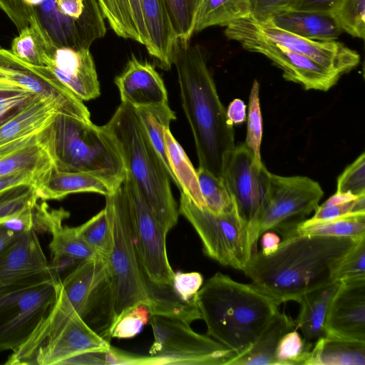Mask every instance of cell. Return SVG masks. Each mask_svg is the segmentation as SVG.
I'll return each instance as SVG.
<instances>
[{
  "label": "cell",
  "mask_w": 365,
  "mask_h": 365,
  "mask_svg": "<svg viewBox=\"0 0 365 365\" xmlns=\"http://www.w3.org/2000/svg\"><path fill=\"white\" fill-rule=\"evenodd\" d=\"M359 239L292 235L282 238L272 255L254 252L242 272L279 305L297 302L302 295L334 282L336 267Z\"/></svg>",
  "instance_id": "6da1fadb"
},
{
  "label": "cell",
  "mask_w": 365,
  "mask_h": 365,
  "mask_svg": "<svg viewBox=\"0 0 365 365\" xmlns=\"http://www.w3.org/2000/svg\"><path fill=\"white\" fill-rule=\"evenodd\" d=\"M173 64L199 167L222 178L225 165L235 146V130L207 68L205 54L199 45L178 41Z\"/></svg>",
  "instance_id": "7a4b0ae2"
},
{
  "label": "cell",
  "mask_w": 365,
  "mask_h": 365,
  "mask_svg": "<svg viewBox=\"0 0 365 365\" xmlns=\"http://www.w3.org/2000/svg\"><path fill=\"white\" fill-rule=\"evenodd\" d=\"M196 303L207 335L238 356L249 350L279 306L253 284L220 272L201 287Z\"/></svg>",
  "instance_id": "3957f363"
},
{
  "label": "cell",
  "mask_w": 365,
  "mask_h": 365,
  "mask_svg": "<svg viewBox=\"0 0 365 365\" xmlns=\"http://www.w3.org/2000/svg\"><path fill=\"white\" fill-rule=\"evenodd\" d=\"M103 126L118 148L126 173L136 182L157 220L169 232L179 215L170 178L136 110L121 103Z\"/></svg>",
  "instance_id": "277c9868"
},
{
  "label": "cell",
  "mask_w": 365,
  "mask_h": 365,
  "mask_svg": "<svg viewBox=\"0 0 365 365\" xmlns=\"http://www.w3.org/2000/svg\"><path fill=\"white\" fill-rule=\"evenodd\" d=\"M51 151L59 171L86 173L115 190L126 171L118 148L104 126L58 113L51 125Z\"/></svg>",
  "instance_id": "5b68a950"
},
{
  "label": "cell",
  "mask_w": 365,
  "mask_h": 365,
  "mask_svg": "<svg viewBox=\"0 0 365 365\" xmlns=\"http://www.w3.org/2000/svg\"><path fill=\"white\" fill-rule=\"evenodd\" d=\"M104 208L113 240L106 260L112 299V325L120 316L136 305L145 304L149 309L150 280L137 255L128 200L123 183L106 196Z\"/></svg>",
  "instance_id": "8992f818"
},
{
  "label": "cell",
  "mask_w": 365,
  "mask_h": 365,
  "mask_svg": "<svg viewBox=\"0 0 365 365\" xmlns=\"http://www.w3.org/2000/svg\"><path fill=\"white\" fill-rule=\"evenodd\" d=\"M324 192L318 182L306 176H281L268 172L267 183L260 205L248 224L250 245L256 244L266 231L284 237L315 211Z\"/></svg>",
  "instance_id": "52a82bcc"
},
{
  "label": "cell",
  "mask_w": 365,
  "mask_h": 365,
  "mask_svg": "<svg viewBox=\"0 0 365 365\" xmlns=\"http://www.w3.org/2000/svg\"><path fill=\"white\" fill-rule=\"evenodd\" d=\"M178 210L197 233L207 257L222 265L243 271L255 251L250 242L248 223L236 205L229 211L215 214L197 207L180 192Z\"/></svg>",
  "instance_id": "ba28073f"
},
{
  "label": "cell",
  "mask_w": 365,
  "mask_h": 365,
  "mask_svg": "<svg viewBox=\"0 0 365 365\" xmlns=\"http://www.w3.org/2000/svg\"><path fill=\"white\" fill-rule=\"evenodd\" d=\"M58 47L89 48L106 32L97 0H24Z\"/></svg>",
  "instance_id": "9c48e42d"
},
{
  "label": "cell",
  "mask_w": 365,
  "mask_h": 365,
  "mask_svg": "<svg viewBox=\"0 0 365 365\" xmlns=\"http://www.w3.org/2000/svg\"><path fill=\"white\" fill-rule=\"evenodd\" d=\"M154 341L149 354L163 364L230 365L238 354L208 335L193 331L185 322L150 316Z\"/></svg>",
  "instance_id": "30bf717a"
},
{
  "label": "cell",
  "mask_w": 365,
  "mask_h": 365,
  "mask_svg": "<svg viewBox=\"0 0 365 365\" xmlns=\"http://www.w3.org/2000/svg\"><path fill=\"white\" fill-rule=\"evenodd\" d=\"M225 36L239 42L251 52L261 53L282 71L283 77L301 85L305 90L327 91L341 76L311 58L277 44L263 36L252 24L250 16L226 26Z\"/></svg>",
  "instance_id": "8fae6325"
},
{
  "label": "cell",
  "mask_w": 365,
  "mask_h": 365,
  "mask_svg": "<svg viewBox=\"0 0 365 365\" xmlns=\"http://www.w3.org/2000/svg\"><path fill=\"white\" fill-rule=\"evenodd\" d=\"M60 280L0 290V351H14L27 341L54 304Z\"/></svg>",
  "instance_id": "7c38bea8"
},
{
  "label": "cell",
  "mask_w": 365,
  "mask_h": 365,
  "mask_svg": "<svg viewBox=\"0 0 365 365\" xmlns=\"http://www.w3.org/2000/svg\"><path fill=\"white\" fill-rule=\"evenodd\" d=\"M123 185L128 200L133 235L141 267L150 282L159 285H172L175 272L167 255L168 232L157 220L128 173Z\"/></svg>",
  "instance_id": "4fadbf2b"
},
{
  "label": "cell",
  "mask_w": 365,
  "mask_h": 365,
  "mask_svg": "<svg viewBox=\"0 0 365 365\" xmlns=\"http://www.w3.org/2000/svg\"><path fill=\"white\" fill-rule=\"evenodd\" d=\"M0 76L54 105L60 114L90 122V112L46 66L24 63L10 51L0 47Z\"/></svg>",
  "instance_id": "5bb4252c"
},
{
  "label": "cell",
  "mask_w": 365,
  "mask_h": 365,
  "mask_svg": "<svg viewBox=\"0 0 365 365\" xmlns=\"http://www.w3.org/2000/svg\"><path fill=\"white\" fill-rule=\"evenodd\" d=\"M269 170L258 163L245 143L235 145L225 165L222 180L241 217L249 224L264 194Z\"/></svg>",
  "instance_id": "9a60e30c"
},
{
  "label": "cell",
  "mask_w": 365,
  "mask_h": 365,
  "mask_svg": "<svg viewBox=\"0 0 365 365\" xmlns=\"http://www.w3.org/2000/svg\"><path fill=\"white\" fill-rule=\"evenodd\" d=\"M59 280L58 271L48 263L34 232L20 233L0 254V290L11 286Z\"/></svg>",
  "instance_id": "2e32d148"
},
{
  "label": "cell",
  "mask_w": 365,
  "mask_h": 365,
  "mask_svg": "<svg viewBox=\"0 0 365 365\" xmlns=\"http://www.w3.org/2000/svg\"><path fill=\"white\" fill-rule=\"evenodd\" d=\"M255 28L272 41L304 55L322 66L342 76L357 66L359 53L344 43L305 38L275 26L271 21L257 22L250 16Z\"/></svg>",
  "instance_id": "e0dca14e"
},
{
  "label": "cell",
  "mask_w": 365,
  "mask_h": 365,
  "mask_svg": "<svg viewBox=\"0 0 365 365\" xmlns=\"http://www.w3.org/2000/svg\"><path fill=\"white\" fill-rule=\"evenodd\" d=\"M111 345L79 315L73 316L58 334L41 347L29 365H53L95 351H104Z\"/></svg>",
  "instance_id": "ac0fdd59"
},
{
  "label": "cell",
  "mask_w": 365,
  "mask_h": 365,
  "mask_svg": "<svg viewBox=\"0 0 365 365\" xmlns=\"http://www.w3.org/2000/svg\"><path fill=\"white\" fill-rule=\"evenodd\" d=\"M46 66L82 101L100 96V83L89 48L75 49L53 45Z\"/></svg>",
  "instance_id": "d6986e66"
},
{
  "label": "cell",
  "mask_w": 365,
  "mask_h": 365,
  "mask_svg": "<svg viewBox=\"0 0 365 365\" xmlns=\"http://www.w3.org/2000/svg\"><path fill=\"white\" fill-rule=\"evenodd\" d=\"M327 334L365 341V277L341 281L330 302Z\"/></svg>",
  "instance_id": "ffe728a7"
},
{
  "label": "cell",
  "mask_w": 365,
  "mask_h": 365,
  "mask_svg": "<svg viewBox=\"0 0 365 365\" xmlns=\"http://www.w3.org/2000/svg\"><path fill=\"white\" fill-rule=\"evenodd\" d=\"M122 103L135 109L168 104L163 80L155 67L133 54L115 78Z\"/></svg>",
  "instance_id": "44dd1931"
},
{
  "label": "cell",
  "mask_w": 365,
  "mask_h": 365,
  "mask_svg": "<svg viewBox=\"0 0 365 365\" xmlns=\"http://www.w3.org/2000/svg\"><path fill=\"white\" fill-rule=\"evenodd\" d=\"M58 111L38 98L0 124V155L9 152L47 128Z\"/></svg>",
  "instance_id": "7402d4cb"
},
{
  "label": "cell",
  "mask_w": 365,
  "mask_h": 365,
  "mask_svg": "<svg viewBox=\"0 0 365 365\" xmlns=\"http://www.w3.org/2000/svg\"><path fill=\"white\" fill-rule=\"evenodd\" d=\"M50 125L16 148L0 155V177L31 173L43 180L48 175L54 168Z\"/></svg>",
  "instance_id": "603a6c76"
},
{
  "label": "cell",
  "mask_w": 365,
  "mask_h": 365,
  "mask_svg": "<svg viewBox=\"0 0 365 365\" xmlns=\"http://www.w3.org/2000/svg\"><path fill=\"white\" fill-rule=\"evenodd\" d=\"M146 29L145 48L159 66L169 70L173 64L178 40L173 31L163 0H140Z\"/></svg>",
  "instance_id": "cb8c5ba5"
},
{
  "label": "cell",
  "mask_w": 365,
  "mask_h": 365,
  "mask_svg": "<svg viewBox=\"0 0 365 365\" xmlns=\"http://www.w3.org/2000/svg\"><path fill=\"white\" fill-rule=\"evenodd\" d=\"M341 282L334 281L302 295L297 302L300 305L294 322L296 329L302 334L304 343L312 349L327 334L326 318L331 299Z\"/></svg>",
  "instance_id": "d4e9b609"
},
{
  "label": "cell",
  "mask_w": 365,
  "mask_h": 365,
  "mask_svg": "<svg viewBox=\"0 0 365 365\" xmlns=\"http://www.w3.org/2000/svg\"><path fill=\"white\" fill-rule=\"evenodd\" d=\"M270 21L282 30L319 41H336L342 31L330 14L314 11L289 9Z\"/></svg>",
  "instance_id": "484cf974"
},
{
  "label": "cell",
  "mask_w": 365,
  "mask_h": 365,
  "mask_svg": "<svg viewBox=\"0 0 365 365\" xmlns=\"http://www.w3.org/2000/svg\"><path fill=\"white\" fill-rule=\"evenodd\" d=\"M39 200H61L78 192L107 196L113 192L103 180L86 173L63 172L53 168L37 185Z\"/></svg>",
  "instance_id": "4316f807"
},
{
  "label": "cell",
  "mask_w": 365,
  "mask_h": 365,
  "mask_svg": "<svg viewBox=\"0 0 365 365\" xmlns=\"http://www.w3.org/2000/svg\"><path fill=\"white\" fill-rule=\"evenodd\" d=\"M110 27L120 37L146 46L148 36L140 0H97Z\"/></svg>",
  "instance_id": "83f0119b"
},
{
  "label": "cell",
  "mask_w": 365,
  "mask_h": 365,
  "mask_svg": "<svg viewBox=\"0 0 365 365\" xmlns=\"http://www.w3.org/2000/svg\"><path fill=\"white\" fill-rule=\"evenodd\" d=\"M296 329L294 320L279 310L273 316L247 351L230 365H276L275 354L282 337Z\"/></svg>",
  "instance_id": "f1b7e54d"
},
{
  "label": "cell",
  "mask_w": 365,
  "mask_h": 365,
  "mask_svg": "<svg viewBox=\"0 0 365 365\" xmlns=\"http://www.w3.org/2000/svg\"><path fill=\"white\" fill-rule=\"evenodd\" d=\"M306 365H365V341L327 334L313 346Z\"/></svg>",
  "instance_id": "f546056e"
},
{
  "label": "cell",
  "mask_w": 365,
  "mask_h": 365,
  "mask_svg": "<svg viewBox=\"0 0 365 365\" xmlns=\"http://www.w3.org/2000/svg\"><path fill=\"white\" fill-rule=\"evenodd\" d=\"M68 216L69 212L63 208L50 209L46 202H37L5 220L2 225L6 229L18 234L29 231L36 234L52 233L63 225Z\"/></svg>",
  "instance_id": "4dcf8cb0"
},
{
  "label": "cell",
  "mask_w": 365,
  "mask_h": 365,
  "mask_svg": "<svg viewBox=\"0 0 365 365\" xmlns=\"http://www.w3.org/2000/svg\"><path fill=\"white\" fill-rule=\"evenodd\" d=\"M164 140L169 164L180 192L185 194L197 207L205 208L196 170L169 128L164 130Z\"/></svg>",
  "instance_id": "1f68e13d"
},
{
  "label": "cell",
  "mask_w": 365,
  "mask_h": 365,
  "mask_svg": "<svg viewBox=\"0 0 365 365\" xmlns=\"http://www.w3.org/2000/svg\"><path fill=\"white\" fill-rule=\"evenodd\" d=\"M317 235L361 238L365 236V212H355L326 220L306 219L282 238Z\"/></svg>",
  "instance_id": "d6a6232c"
},
{
  "label": "cell",
  "mask_w": 365,
  "mask_h": 365,
  "mask_svg": "<svg viewBox=\"0 0 365 365\" xmlns=\"http://www.w3.org/2000/svg\"><path fill=\"white\" fill-rule=\"evenodd\" d=\"M54 45L32 14L29 25L11 42V53L24 63L46 66L49 51Z\"/></svg>",
  "instance_id": "836d02e7"
},
{
  "label": "cell",
  "mask_w": 365,
  "mask_h": 365,
  "mask_svg": "<svg viewBox=\"0 0 365 365\" xmlns=\"http://www.w3.org/2000/svg\"><path fill=\"white\" fill-rule=\"evenodd\" d=\"M250 16L249 0H202L195 32L212 26H226L236 20Z\"/></svg>",
  "instance_id": "e575fe53"
},
{
  "label": "cell",
  "mask_w": 365,
  "mask_h": 365,
  "mask_svg": "<svg viewBox=\"0 0 365 365\" xmlns=\"http://www.w3.org/2000/svg\"><path fill=\"white\" fill-rule=\"evenodd\" d=\"M135 109V108H134ZM141 119L154 148L163 160L170 180L179 189V184L172 172L167 156L164 130L176 119L175 112L169 104L135 109Z\"/></svg>",
  "instance_id": "d590c367"
},
{
  "label": "cell",
  "mask_w": 365,
  "mask_h": 365,
  "mask_svg": "<svg viewBox=\"0 0 365 365\" xmlns=\"http://www.w3.org/2000/svg\"><path fill=\"white\" fill-rule=\"evenodd\" d=\"M51 234L49 249L53 262L63 259L82 262L99 256L78 235L75 227L62 225Z\"/></svg>",
  "instance_id": "8d00e7d4"
},
{
  "label": "cell",
  "mask_w": 365,
  "mask_h": 365,
  "mask_svg": "<svg viewBox=\"0 0 365 365\" xmlns=\"http://www.w3.org/2000/svg\"><path fill=\"white\" fill-rule=\"evenodd\" d=\"M78 235L99 256L108 259L112 247V232L105 208L75 227Z\"/></svg>",
  "instance_id": "74e56055"
},
{
  "label": "cell",
  "mask_w": 365,
  "mask_h": 365,
  "mask_svg": "<svg viewBox=\"0 0 365 365\" xmlns=\"http://www.w3.org/2000/svg\"><path fill=\"white\" fill-rule=\"evenodd\" d=\"M178 40L190 43L202 0H163Z\"/></svg>",
  "instance_id": "f35d334b"
},
{
  "label": "cell",
  "mask_w": 365,
  "mask_h": 365,
  "mask_svg": "<svg viewBox=\"0 0 365 365\" xmlns=\"http://www.w3.org/2000/svg\"><path fill=\"white\" fill-rule=\"evenodd\" d=\"M196 172L205 209L215 214L230 210L235 203L222 178L215 176L200 167Z\"/></svg>",
  "instance_id": "ab89813d"
},
{
  "label": "cell",
  "mask_w": 365,
  "mask_h": 365,
  "mask_svg": "<svg viewBox=\"0 0 365 365\" xmlns=\"http://www.w3.org/2000/svg\"><path fill=\"white\" fill-rule=\"evenodd\" d=\"M66 364H161L160 357L153 356H140L129 354L124 351L110 347L104 351H95L87 352L66 361Z\"/></svg>",
  "instance_id": "60d3db41"
},
{
  "label": "cell",
  "mask_w": 365,
  "mask_h": 365,
  "mask_svg": "<svg viewBox=\"0 0 365 365\" xmlns=\"http://www.w3.org/2000/svg\"><path fill=\"white\" fill-rule=\"evenodd\" d=\"M330 15L342 31L364 38L365 0H339Z\"/></svg>",
  "instance_id": "b9f144b4"
},
{
  "label": "cell",
  "mask_w": 365,
  "mask_h": 365,
  "mask_svg": "<svg viewBox=\"0 0 365 365\" xmlns=\"http://www.w3.org/2000/svg\"><path fill=\"white\" fill-rule=\"evenodd\" d=\"M247 130L245 143L252 151L255 160L262 163L260 148L262 139V117L259 104V85L255 80L251 88L247 115Z\"/></svg>",
  "instance_id": "7bdbcfd3"
},
{
  "label": "cell",
  "mask_w": 365,
  "mask_h": 365,
  "mask_svg": "<svg viewBox=\"0 0 365 365\" xmlns=\"http://www.w3.org/2000/svg\"><path fill=\"white\" fill-rule=\"evenodd\" d=\"M38 98L0 76V124Z\"/></svg>",
  "instance_id": "ee69618b"
},
{
  "label": "cell",
  "mask_w": 365,
  "mask_h": 365,
  "mask_svg": "<svg viewBox=\"0 0 365 365\" xmlns=\"http://www.w3.org/2000/svg\"><path fill=\"white\" fill-rule=\"evenodd\" d=\"M39 200L35 185H21L0 194V222L32 206Z\"/></svg>",
  "instance_id": "f6af8a7d"
},
{
  "label": "cell",
  "mask_w": 365,
  "mask_h": 365,
  "mask_svg": "<svg viewBox=\"0 0 365 365\" xmlns=\"http://www.w3.org/2000/svg\"><path fill=\"white\" fill-rule=\"evenodd\" d=\"M311 350L297 330H292L279 342L275 354L276 365H306Z\"/></svg>",
  "instance_id": "bcb514c9"
},
{
  "label": "cell",
  "mask_w": 365,
  "mask_h": 365,
  "mask_svg": "<svg viewBox=\"0 0 365 365\" xmlns=\"http://www.w3.org/2000/svg\"><path fill=\"white\" fill-rule=\"evenodd\" d=\"M150 318L146 305L138 304L120 316L110 326L108 338L127 339L135 336Z\"/></svg>",
  "instance_id": "7dc6e473"
},
{
  "label": "cell",
  "mask_w": 365,
  "mask_h": 365,
  "mask_svg": "<svg viewBox=\"0 0 365 365\" xmlns=\"http://www.w3.org/2000/svg\"><path fill=\"white\" fill-rule=\"evenodd\" d=\"M365 277V237L359 239L344 256L334 274V281Z\"/></svg>",
  "instance_id": "c3c4849f"
},
{
  "label": "cell",
  "mask_w": 365,
  "mask_h": 365,
  "mask_svg": "<svg viewBox=\"0 0 365 365\" xmlns=\"http://www.w3.org/2000/svg\"><path fill=\"white\" fill-rule=\"evenodd\" d=\"M365 195V154L362 153L338 177L336 192Z\"/></svg>",
  "instance_id": "681fc988"
},
{
  "label": "cell",
  "mask_w": 365,
  "mask_h": 365,
  "mask_svg": "<svg viewBox=\"0 0 365 365\" xmlns=\"http://www.w3.org/2000/svg\"><path fill=\"white\" fill-rule=\"evenodd\" d=\"M312 220H326L355 212H365V195L333 205L322 204L314 211Z\"/></svg>",
  "instance_id": "f907efd6"
},
{
  "label": "cell",
  "mask_w": 365,
  "mask_h": 365,
  "mask_svg": "<svg viewBox=\"0 0 365 365\" xmlns=\"http://www.w3.org/2000/svg\"><path fill=\"white\" fill-rule=\"evenodd\" d=\"M203 277L197 272H175L172 287L184 301L196 302V295L202 286Z\"/></svg>",
  "instance_id": "816d5d0a"
},
{
  "label": "cell",
  "mask_w": 365,
  "mask_h": 365,
  "mask_svg": "<svg viewBox=\"0 0 365 365\" xmlns=\"http://www.w3.org/2000/svg\"><path fill=\"white\" fill-rule=\"evenodd\" d=\"M251 17L257 22L270 21L289 10L293 0H249Z\"/></svg>",
  "instance_id": "f5cc1de1"
},
{
  "label": "cell",
  "mask_w": 365,
  "mask_h": 365,
  "mask_svg": "<svg viewBox=\"0 0 365 365\" xmlns=\"http://www.w3.org/2000/svg\"><path fill=\"white\" fill-rule=\"evenodd\" d=\"M0 9L6 14L19 31L29 25L33 14L24 0H0Z\"/></svg>",
  "instance_id": "db71d44e"
},
{
  "label": "cell",
  "mask_w": 365,
  "mask_h": 365,
  "mask_svg": "<svg viewBox=\"0 0 365 365\" xmlns=\"http://www.w3.org/2000/svg\"><path fill=\"white\" fill-rule=\"evenodd\" d=\"M42 179L31 173H20L0 177V194L21 185H37Z\"/></svg>",
  "instance_id": "11a10c76"
},
{
  "label": "cell",
  "mask_w": 365,
  "mask_h": 365,
  "mask_svg": "<svg viewBox=\"0 0 365 365\" xmlns=\"http://www.w3.org/2000/svg\"><path fill=\"white\" fill-rule=\"evenodd\" d=\"M339 1V0H293L290 9L331 14Z\"/></svg>",
  "instance_id": "9f6ffc18"
},
{
  "label": "cell",
  "mask_w": 365,
  "mask_h": 365,
  "mask_svg": "<svg viewBox=\"0 0 365 365\" xmlns=\"http://www.w3.org/2000/svg\"><path fill=\"white\" fill-rule=\"evenodd\" d=\"M246 105L240 98L234 99L226 110L228 120L234 125L242 124L247 118Z\"/></svg>",
  "instance_id": "6f0895ef"
},
{
  "label": "cell",
  "mask_w": 365,
  "mask_h": 365,
  "mask_svg": "<svg viewBox=\"0 0 365 365\" xmlns=\"http://www.w3.org/2000/svg\"><path fill=\"white\" fill-rule=\"evenodd\" d=\"M261 236V253L264 255H272L279 247L281 242L279 237L269 230L264 232Z\"/></svg>",
  "instance_id": "680465c9"
},
{
  "label": "cell",
  "mask_w": 365,
  "mask_h": 365,
  "mask_svg": "<svg viewBox=\"0 0 365 365\" xmlns=\"http://www.w3.org/2000/svg\"><path fill=\"white\" fill-rule=\"evenodd\" d=\"M2 222H0V254L9 247L20 234L6 229L3 226Z\"/></svg>",
  "instance_id": "91938a15"
},
{
  "label": "cell",
  "mask_w": 365,
  "mask_h": 365,
  "mask_svg": "<svg viewBox=\"0 0 365 365\" xmlns=\"http://www.w3.org/2000/svg\"></svg>",
  "instance_id": "94428289"
}]
</instances>
